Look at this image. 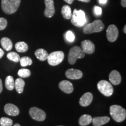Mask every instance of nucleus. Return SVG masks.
Returning a JSON list of instances; mask_svg holds the SVG:
<instances>
[{
  "label": "nucleus",
  "mask_w": 126,
  "mask_h": 126,
  "mask_svg": "<svg viewBox=\"0 0 126 126\" xmlns=\"http://www.w3.org/2000/svg\"><path fill=\"white\" fill-rule=\"evenodd\" d=\"M25 85V81L22 78H17L15 81V88L18 94H22Z\"/></svg>",
  "instance_id": "21"
},
{
  "label": "nucleus",
  "mask_w": 126,
  "mask_h": 126,
  "mask_svg": "<svg viewBox=\"0 0 126 126\" xmlns=\"http://www.w3.org/2000/svg\"><path fill=\"white\" fill-rule=\"evenodd\" d=\"M105 28V25L102 20L97 19L92 23H88L83 28V33L85 34H91L93 33L100 32Z\"/></svg>",
  "instance_id": "4"
},
{
  "label": "nucleus",
  "mask_w": 126,
  "mask_h": 126,
  "mask_svg": "<svg viewBox=\"0 0 126 126\" xmlns=\"http://www.w3.org/2000/svg\"><path fill=\"white\" fill-rule=\"evenodd\" d=\"M13 126H20V125L19 124H18V123H16L14 124V125Z\"/></svg>",
  "instance_id": "39"
},
{
  "label": "nucleus",
  "mask_w": 126,
  "mask_h": 126,
  "mask_svg": "<svg viewBox=\"0 0 126 126\" xmlns=\"http://www.w3.org/2000/svg\"><path fill=\"white\" fill-rule=\"evenodd\" d=\"M110 121V118L108 116L95 117L92 118V124L94 126H101L108 123Z\"/></svg>",
  "instance_id": "17"
},
{
  "label": "nucleus",
  "mask_w": 126,
  "mask_h": 126,
  "mask_svg": "<svg viewBox=\"0 0 126 126\" xmlns=\"http://www.w3.org/2000/svg\"><path fill=\"white\" fill-rule=\"evenodd\" d=\"M4 55V51H3L2 49H1V48H0V59H1Z\"/></svg>",
  "instance_id": "35"
},
{
  "label": "nucleus",
  "mask_w": 126,
  "mask_h": 126,
  "mask_svg": "<svg viewBox=\"0 0 126 126\" xmlns=\"http://www.w3.org/2000/svg\"></svg>",
  "instance_id": "40"
},
{
  "label": "nucleus",
  "mask_w": 126,
  "mask_h": 126,
  "mask_svg": "<svg viewBox=\"0 0 126 126\" xmlns=\"http://www.w3.org/2000/svg\"><path fill=\"white\" fill-rule=\"evenodd\" d=\"M64 59V53L61 51L52 52L47 57L48 63L51 66H56L63 62Z\"/></svg>",
  "instance_id": "6"
},
{
  "label": "nucleus",
  "mask_w": 126,
  "mask_h": 126,
  "mask_svg": "<svg viewBox=\"0 0 126 126\" xmlns=\"http://www.w3.org/2000/svg\"><path fill=\"white\" fill-rule=\"evenodd\" d=\"M78 1H81V2H90L91 0H78Z\"/></svg>",
  "instance_id": "37"
},
{
  "label": "nucleus",
  "mask_w": 126,
  "mask_h": 126,
  "mask_svg": "<svg viewBox=\"0 0 126 126\" xmlns=\"http://www.w3.org/2000/svg\"><path fill=\"white\" fill-rule=\"evenodd\" d=\"M108 0H98V2L100 4H106Z\"/></svg>",
  "instance_id": "33"
},
{
  "label": "nucleus",
  "mask_w": 126,
  "mask_h": 126,
  "mask_svg": "<svg viewBox=\"0 0 126 126\" xmlns=\"http://www.w3.org/2000/svg\"><path fill=\"white\" fill-rule=\"evenodd\" d=\"M92 117L89 114H83L79 119V124L81 126H86L91 123Z\"/></svg>",
  "instance_id": "19"
},
{
  "label": "nucleus",
  "mask_w": 126,
  "mask_h": 126,
  "mask_svg": "<svg viewBox=\"0 0 126 126\" xmlns=\"http://www.w3.org/2000/svg\"><path fill=\"white\" fill-rule=\"evenodd\" d=\"M46 9L45 15L47 18H51L55 13L54 0H45Z\"/></svg>",
  "instance_id": "11"
},
{
  "label": "nucleus",
  "mask_w": 126,
  "mask_h": 126,
  "mask_svg": "<svg viewBox=\"0 0 126 126\" xmlns=\"http://www.w3.org/2000/svg\"><path fill=\"white\" fill-rule=\"evenodd\" d=\"M64 1H65V2L68 3V4H71L72 3L74 2V0H64Z\"/></svg>",
  "instance_id": "36"
},
{
  "label": "nucleus",
  "mask_w": 126,
  "mask_h": 126,
  "mask_svg": "<svg viewBox=\"0 0 126 126\" xmlns=\"http://www.w3.org/2000/svg\"><path fill=\"white\" fill-rule=\"evenodd\" d=\"M13 121L9 118L1 117L0 119V126H12Z\"/></svg>",
  "instance_id": "28"
},
{
  "label": "nucleus",
  "mask_w": 126,
  "mask_h": 126,
  "mask_svg": "<svg viewBox=\"0 0 126 126\" xmlns=\"http://www.w3.org/2000/svg\"><path fill=\"white\" fill-rule=\"evenodd\" d=\"M20 4V0H2L1 7L7 14H12L16 12Z\"/></svg>",
  "instance_id": "2"
},
{
  "label": "nucleus",
  "mask_w": 126,
  "mask_h": 126,
  "mask_svg": "<svg viewBox=\"0 0 126 126\" xmlns=\"http://www.w3.org/2000/svg\"><path fill=\"white\" fill-rule=\"evenodd\" d=\"M18 75L20 78H26L31 76V72L27 68H22L18 71Z\"/></svg>",
  "instance_id": "27"
},
{
  "label": "nucleus",
  "mask_w": 126,
  "mask_h": 126,
  "mask_svg": "<svg viewBox=\"0 0 126 126\" xmlns=\"http://www.w3.org/2000/svg\"><path fill=\"white\" fill-rule=\"evenodd\" d=\"M7 58L9 60L14 61L15 63H18L20 60V56L18 53H15V52L12 51L9 52L7 55Z\"/></svg>",
  "instance_id": "25"
},
{
  "label": "nucleus",
  "mask_w": 126,
  "mask_h": 126,
  "mask_svg": "<svg viewBox=\"0 0 126 126\" xmlns=\"http://www.w3.org/2000/svg\"><path fill=\"white\" fill-rule=\"evenodd\" d=\"M97 87L99 92L105 96L109 97L112 95L113 88L109 82L105 80H101L97 83Z\"/></svg>",
  "instance_id": "7"
},
{
  "label": "nucleus",
  "mask_w": 126,
  "mask_h": 126,
  "mask_svg": "<svg viewBox=\"0 0 126 126\" xmlns=\"http://www.w3.org/2000/svg\"><path fill=\"white\" fill-rule=\"evenodd\" d=\"M67 78L70 79H79L83 76V73L81 71L76 69L71 68L67 70L65 72Z\"/></svg>",
  "instance_id": "12"
},
{
  "label": "nucleus",
  "mask_w": 126,
  "mask_h": 126,
  "mask_svg": "<svg viewBox=\"0 0 126 126\" xmlns=\"http://www.w3.org/2000/svg\"><path fill=\"white\" fill-rule=\"evenodd\" d=\"M123 31H124V33H126V25H125V26H124V27Z\"/></svg>",
  "instance_id": "38"
},
{
  "label": "nucleus",
  "mask_w": 126,
  "mask_h": 126,
  "mask_svg": "<svg viewBox=\"0 0 126 126\" xmlns=\"http://www.w3.org/2000/svg\"><path fill=\"white\" fill-rule=\"evenodd\" d=\"M1 45L6 51H10L12 48L13 45L11 40L8 37H3L1 40Z\"/></svg>",
  "instance_id": "20"
},
{
  "label": "nucleus",
  "mask_w": 126,
  "mask_h": 126,
  "mask_svg": "<svg viewBox=\"0 0 126 126\" xmlns=\"http://www.w3.org/2000/svg\"><path fill=\"white\" fill-rule=\"evenodd\" d=\"M110 114L115 122H123L126 118V110L120 105H114L110 107Z\"/></svg>",
  "instance_id": "1"
},
{
  "label": "nucleus",
  "mask_w": 126,
  "mask_h": 126,
  "mask_svg": "<svg viewBox=\"0 0 126 126\" xmlns=\"http://www.w3.org/2000/svg\"><path fill=\"white\" fill-rule=\"evenodd\" d=\"M7 20L4 18H0V31L5 29L7 26Z\"/></svg>",
  "instance_id": "30"
},
{
  "label": "nucleus",
  "mask_w": 126,
  "mask_h": 126,
  "mask_svg": "<svg viewBox=\"0 0 126 126\" xmlns=\"http://www.w3.org/2000/svg\"><path fill=\"white\" fill-rule=\"evenodd\" d=\"M20 64L22 67H26L32 65V60L29 57H23L20 59Z\"/></svg>",
  "instance_id": "26"
},
{
  "label": "nucleus",
  "mask_w": 126,
  "mask_h": 126,
  "mask_svg": "<svg viewBox=\"0 0 126 126\" xmlns=\"http://www.w3.org/2000/svg\"><path fill=\"white\" fill-rule=\"evenodd\" d=\"M29 114L33 119L38 122H43L46 117V114L45 111L36 107H33L30 109Z\"/></svg>",
  "instance_id": "8"
},
{
  "label": "nucleus",
  "mask_w": 126,
  "mask_h": 126,
  "mask_svg": "<svg viewBox=\"0 0 126 126\" xmlns=\"http://www.w3.org/2000/svg\"><path fill=\"white\" fill-rule=\"evenodd\" d=\"M85 57V53L82 50L81 47L79 46H74L69 51L68 60L70 64L73 65L76 63L78 59H83Z\"/></svg>",
  "instance_id": "5"
},
{
  "label": "nucleus",
  "mask_w": 126,
  "mask_h": 126,
  "mask_svg": "<svg viewBox=\"0 0 126 126\" xmlns=\"http://www.w3.org/2000/svg\"><path fill=\"white\" fill-rule=\"evenodd\" d=\"M81 48L85 54H92L95 50L94 44L89 40H83L81 42Z\"/></svg>",
  "instance_id": "10"
},
{
  "label": "nucleus",
  "mask_w": 126,
  "mask_h": 126,
  "mask_svg": "<svg viewBox=\"0 0 126 126\" xmlns=\"http://www.w3.org/2000/svg\"><path fill=\"white\" fill-rule=\"evenodd\" d=\"M71 23L77 27H82L86 23V18L85 12L82 10L75 9L71 16Z\"/></svg>",
  "instance_id": "3"
},
{
  "label": "nucleus",
  "mask_w": 126,
  "mask_h": 126,
  "mask_svg": "<svg viewBox=\"0 0 126 126\" xmlns=\"http://www.w3.org/2000/svg\"><path fill=\"white\" fill-rule=\"evenodd\" d=\"M59 88L65 94H70L73 92L74 87L73 85L71 82L67 81V80H63L59 83Z\"/></svg>",
  "instance_id": "13"
},
{
  "label": "nucleus",
  "mask_w": 126,
  "mask_h": 126,
  "mask_svg": "<svg viewBox=\"0 0 126 126\" xmlns=\"http://www.w3.org/2000/svg\"><path fill=\"white\" fill-rule=\"evenodd\" d=\"M102 8L100 7H98V6H94V14L95 16H100L102 15Z\"/></svg>",
  "instance_id": "31"
},
{
  "label": "nucleus",
  "mask_w": 126,
  "mask_h": 126,
  "mask_svg": "<svg viewBox=\"0 0 126 126\" xmlns=\"http://www.w3.org/2000/svg\"><path fill=\"white\" fill-rule=\"evenodd\" d=\"M34 54L37 59L42 61L46 60L48 56V53L46 50L43 48H39V49L36 50V51L34 52Z\"/></svg>",
  "instance_id": "18"
},
{
  "label": "nucleus",
  "mask_w": 126,
  "mask_h": 126,
  "mask_svg": "<svg viewBox=\"0 0 126 126\" xmlns=\"http://www.w3.org/2000/svg\"><path fill=\"white\" fill-rule=\"evenodd\" d=\"M15 49L19 53H25L28 50V46L24 42H19L15 44Z\"/></svg>",
  "instance_id": "24"
},
{
  "label": "nucleus",
  "mask_w": 126,
  "mask_h": 126,
  "mask_svg": "<svg viewBox=\"0 0 126 126\" xmlns=\"http://www.w3.org/2000/svg\"><path fill=\"white\" fill-rule=\"evenodd\" d=\"M65 36L66 40H67L68 42H70V43L73 42L75 40L74 34L72 33V32L70 31H67V32H66Z\"/></svg>",
  "instance_id": "29"
},
{
  "label": "nucleus",
  "mask_w": 126,
  "mask_h": 126,
  "mask_svg": "<svg viewBox=\"0 0 126 126\" xmlns=\"http://www.w3.org/2000/svg\"><path fill=\"white\" fill-rule=\"evenodd\" d=\"M109 78L110 82L114 85H119L122 81V77H121L120 74L116 70H113L110 72Z\"/></svg>",
  "instance_id": "15"
},
{
  "label": "nucleus",
  "mask_w": 126,
  "mask_h": 126,
  "mask_svg": "<svg viewBox=\"0 0 126 126\" xmlns=\"http://www.w3.org/2000/svg\"><path fill=\"white\" fill-rule=\"evenodd\" d=\"M3 89V87H2V80L1 79H0V94L2 92Z\"/></svg>",
  "instance_id": "34"
},
{
  "label": "nucleus",
  "mask_w": 126,
  "mask_h": 126,
  "mask_svg": "<svg viewBox=\"0 0 126 126\" xmlns=\"http://www.w3.org/2000/svg\"><path fill=\"white\" fill-rule=\"evenodd\" d=\"M61 14L65 19H70L71 18L72 12L71 9L68 5H64L61 9Z\"/></svg>",
  "instance_id": "22"
},
{
  "label": "nucleus",
  "mask_w": 126,
  "mask_h": 126,
  "mask_svg": "<svg viewBox=\"0 0 126 126\" xmlns=\"http://www.w3.org/2000/svg\"><path fill=\"white\" fill-rule=\"evenodd\" d=\"M4 111L6 114L11 116H16L19 114V110L18 107L11 103H8L5 105Z\"/></svg>",
  "instance_id": "14"
},
{
  "label": "nucleus",
  "mask_w": 126,
  "mask_h": 126,
  "mask_svg": "<svg viewBox=\"0 0 126 126\" xmlns=\"http://www.w3.org/2000/svg\"><path fill=\"white\" fill-rule=\"evenodd\" d=\"M5 87L8 90L12 91L15 88V81L13 77L11 75L7 76L5 81Z\"/></svg>",
  "instance_id": "23"
},
{
  "label": "nucleus",
  "mask_w": 126,
  "mask_h": 126,
  "mask_svg": "<svg viewBox=\"0 0 126 126\" xmlns=\"http://www.w3.org/2000/svg\"><path fill=\"white\" fill-rule=\"evenodd\" d=\"M121 4H122L123 7L125 8L126 7V0H122L121 1Z\"/></svg>",
  "instance_id": "32"
},
{
  "label": "nucleus",
  "mask_w": 126,
  "mask_h": 126,
  "mask_svg": "<svg viewBox=\"0 0 126 126\" xmlns=\"http://www.w3.org/2000/svg\"><path fill=\"white\" fill-rule=\"evenodd\" d=\"M119 36V31L114 25H110L106 31V37L109 42H114L117 40Z\"/></svg>",
  "instance_id": "9"
},
{
  "label": "nucleus",
  "mask_w": 126,
  "mask_h": 126,
  "mask_svg": "<svg viewBox=\"0 0 126 126\" xmlns=\"http://www.w3.org/2000/svg\"><path fill=\"white\" fill-rule=\"evenodd\" d=\"M93 95L90 92H86L83 94L79 99V104L81 106L86 107L92 103Z\"/></svg>",
  "instance_id": "16"
}]
</instances>
